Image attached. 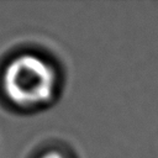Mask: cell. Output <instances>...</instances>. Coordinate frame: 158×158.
Instances as JSON below:
<instances>
[{
  "mask_svg": "<svg viewBox=\"0 0 158 158\" xmlns=\"http://www.w3.org/2000/svg\"><path fill=\"white\" fill-rule=\"evenodd\" d=\"M56 85L53 68L41 57L21 54L14 58L2 74L6 96L19 106H36L49 100Z\"/></svg>",
  "mask_w": 158,
  "mask_h": 158,
  "instance_id": "6da1fadb",
  "label": "cell"
},
{
  "mask_svg": "<svg viewBox=\"0 0 158 158\" xmlns=\"http://www.w3.org/2000/svg\"><path fill=\"white\" fill-rule=\"evenodd\" d=\"M40 158H64L59 152H56V151H51V152H47L44 154H42Z\"/></svg>",
  "mask_w": 158,
  "mask_h": 158,
  "instance_id": "7a4b0ae2",
  "label": "cell"
}]
</instances>
